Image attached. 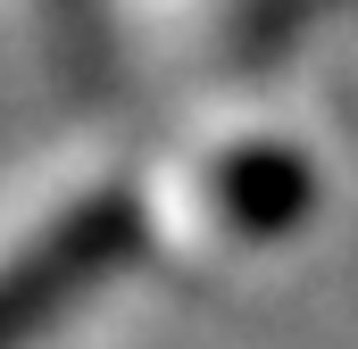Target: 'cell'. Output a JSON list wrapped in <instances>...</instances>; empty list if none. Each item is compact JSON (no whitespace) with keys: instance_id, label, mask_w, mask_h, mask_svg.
<instances>
[{"instance_id":"6da1fadb","label":"cell","mask_w":358,"mask_h":349,"mask_svg":"<svg viewBox=\"0 0 358 349\" xmlns=\"http://www.w3.org/2000/svg\"><path fill=\"white\" fill-rule=\"evenodd\" d=\"M142 250V200L125 183H100L84 200H67L50 225H34L8 258H0V349L42 341L84 291H100L117 266Z\"/></svg>"},{"instance_id":"7a4b0ae2","label":"cell","mask_w":358,"mask_h":349,"mask_svg":"<svg viewBox=\"0 0 358 349\" xmlns=\"http://www.w3.org/2000/svg\"><path fill=\"white\" fill-rule=\"evenodd\" d=\"M217 191H225V208H234L242 233H283V225L308 216V200H317V183H308V167H300L292 150H242V158H225Z\"/></svg>"}]
</instances>
